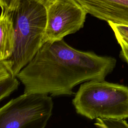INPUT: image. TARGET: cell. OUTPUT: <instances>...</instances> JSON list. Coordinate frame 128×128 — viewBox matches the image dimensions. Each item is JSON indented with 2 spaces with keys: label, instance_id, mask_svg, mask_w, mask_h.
<instances>
[{
  "label": "cell",
  "instance_id": "cell-1",
  "mask_svg": "<svg viewBox=\"0 0 128 128\" xmlns=\"http://www.w3.org/2000/svg\"><path fill=\"white\" fill-rule=\"evenodd\" d=\"M116 63L112 57L78 50L62 39L44 42L16 77L24 92L71 95L80 83L104 80Z\"/></svg>",
  "mask_w": 128,
  "mask_h": 128
},
{
  "label": "cell",
  "instance_id": "cell-2",
  "mask_svg": "<svg viewBox=\"0 0 128 128\" xmlns=\"http://www.w3.org/2000/svg\"><path fill=\"white\" fill-rule=\"evenodd\" d=\"M14 34L12 54L5 60L13 76L34 57L44 43L46 7L35 0H20L16 8L10 12Z\"/></svg>",
  "mask_w": 128,
  "mask_h": 128
},
{
  "label": "cell",
  "instance_id": "cell-3",
  "mask_svg": "<svg viewBox=\"0 0 128 128\" xmlns=\"http://www.w3.org/2000/svg\"><path fill=\"white\" fill-rule=\"evenodd\" d=\"M76 112L90 120L128 118V87L104 80L87 81L72 100Z\"/></svg>",
  "mask_w": 128,
  "mask_h": 128
},
{
  "label": "cell",
  "instance_id": "cell-4",
  "mask_svg": "<svg viewBox=\"0 0 128 128\" xmlns=\"http://www.w3.org/2000/svg\"><path fill=\"white\" fill-rule=\"evenodd\" d=\"M53 107L48 94L24 92L0 108V128H44Z\"/></svg>",
  "mask_w": 128,
  "mask_h": 128
},
{
  "label": "cell",
  "instance_id": "cell-5",
  "mask_svg": "<svg viewBox=\"0 0 128 128\" xmlns=\"http://www.w3.org/2000/svg\"><path fill=\"white\" fill-rule=\"evenodd\" d=\"M46 12L44 42L76 32L84 26L87 14L74 0H54L46 7Z\"/></svg>",
  "mask_w": 128,
  "mask_h": 128
},
{
  "label": "cell",
  "instance_id": "cell-6",
  "mask_svg": "<svg viewBox=\"0 0 128 128\" xmlns=\"http://www.w3.org/2000/svg\"><path fill=\"white\" fill-rule=\"evenodd\" d=\"M87 14L100 20L128 26V0H74Z\"/></svg>",
  "mask_w": 128,
  "mask_h": 128
},
{
  "label": "cell",
  "instance_id": "cell-7",
  "mask_svg": "<svg viewBox=\"0 0 128 128\" xmlns=\"http://www.w3.org/2000/svg\"><path fill=\"white\" fill-rule=\"evenodd\" d=\"M14 42V28L10 14L2 10L0 14V60H6L11 56Z\"/></svg>",
  "mask_w": 128,
  "mask_h": 128
},
{
  "label": "cell",
  "instance_id": "cell-8",
  "mask_svg": "<svg viewBox=\"0 0 128 128\" xmlns=\"http://www.w3.org/2000/svg\"><path fill=\"white\" fill-rule=\"evenodd\" d=\"M18 84L17 78L13 76L0 80V101L17 90Z\"/></svg>",
  "mask_w": 128,
  "mask_h": 128
},
{
  "label": "cell",
  "instance_id": "cell-9",
  "mask_svg": "<svg viewBox=\"0 0 128 128\" xmlns=\"http://www.w3.org/2000/svg\"><path fill=\"white\" fill-rule=\"evenodd\" d=\"M94 124L98 127L104 128H128V122L124 119L115 118H96Z\"/></svg>",
  "mask_w": 128,
  "mask_h": 128
},
{
  "label": "cell",
  "instance_id": "cell-10",
  "mask_svg": "<svg viewBox=\"0 0 128 128\" xmlns=\"http://www.w3.org/2000/svg\"><path fill=\"white\" fill-rule=\"evenodd\" d=\"M114 32L115 37H120L128 42V26L108 22Z\"/></svg>",
  "mask_w": 128,
  "mask_h": 128
},
{
  "label": "cell",
  "instance_id": "cell-11",
  "mask_svg": "<svg viewBox=\"0 0 128 128\" xmlns=\"http://www.w3.org/2000/svg\"><path fill=\"white\" fill-rule=\"evenodd\" d=\"M20 0H0V7L2 10L11 12L18 6Z\"/></svg>",
  "mask_w": 128,
  "mask_h": 128
},
{
  "label": "cell",
  "instance_id": "cell-12",
  "mask_svg": "<svg viewBox=\"0 0 128 128\" xmlns=\"http://www.w3.org/2000/svg\"><path fill=\"white\" fill-rule=\"evenodd\" d=\"M12 76L7 62L0 60V80Z\"/></svg>",
  "mask_w": 128,
  "mask_h": 128
},
{
  "label": "cell",
  "instance_id": "cell-13",
  "mask_svg": "<svg viewBox=\"0 0 128 128\" xmlns=\"http://www.w3.org/2000/svg\"><path fill=\"white\" fill-rule=\"evenodd\" d=\"M36 1L41 3L46 7L51 4L54 0H35Z\"/></svg>",
  "mask_w": 128,
  "mask_h": 128
}]
</instances>
